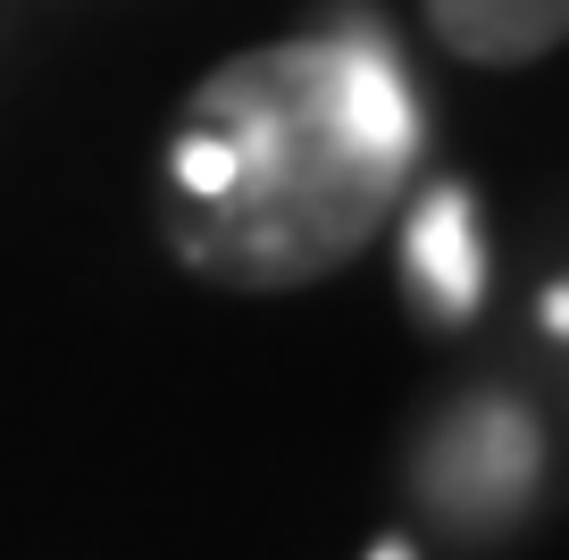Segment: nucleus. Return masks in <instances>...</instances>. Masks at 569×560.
I'll use <instances>...</instances> for the list:
<instances>
[{"instance_id":"obj_4","label":"nucleus","mask_w":569,"mask_h":560,"mask_svg":"<svg viewBox=\"0 0 569 560\" xmlns=\"http://www.w3.org/2000/svg\"><path fill=\"white\" fill-rule=\"evenodd\" d=\"M410 277H419V293L436 301L445 318H469L486 293V243H478V210H469L461 184H436V193L419 201V218H410Z\"/></svg>"},{"instance_id":"obj_5","label":"nucleus","mask_w":569,"mask_h":560,"mask_svg":"<svg viewBox=\"0 0 569 560\" xmlns=\"http://www.w3.org/2000/svg\"><path fill=\"white\" fill-rule=\"evenodd\" d=\"M369 560H419V552H410V543H402V536H393V543H377V552H369Z\"/></svg>"},{"instance_id":"obj_3","label":"nucleus","mask_w":569,"mask_h":560,"mask_svg":"<svg viewBox=\"0 0 569 560\" xmlns=\"http://www.w3.org/2000/svg\"><path fill=\"white\" fill-rule=\"evenodd\" d=\"M427 26L469 68H528L569 34V0H427Z\"/></svg>"},{"instance_id":"obj_1","label":"nucleus","mask_w":569,"mask_h":560,"mask_svg":"<svg viewBox=\"0 0 569 560\" xmlns=\"http://www.w3.org/2000/svg\"><path fill=\"white\" fill-rule=\"evenodd\" d=\"M227 151V184L177 210L184 268L227 284H310L386 227L419 151L410 84L377 42H277L227 59L184 101Z\"/></svg>"},{"instance_id":"obj_2","label":"nucleus","mask_w":569,"mask_h":560,"mask_svg":"<svg viewBox=\"0 0 569 560\" xmlns=\"http://www.w3.org/2000/svg\"><path fill=\"white\" fill-rule=\"evenodd\" d=\"M427 486H436L445 510H461V519H502V510H519L528 486H536V427L519 419L511 402H469L461 419L445 427L436 460H427Z\"/></svg>"}]
</instances>
